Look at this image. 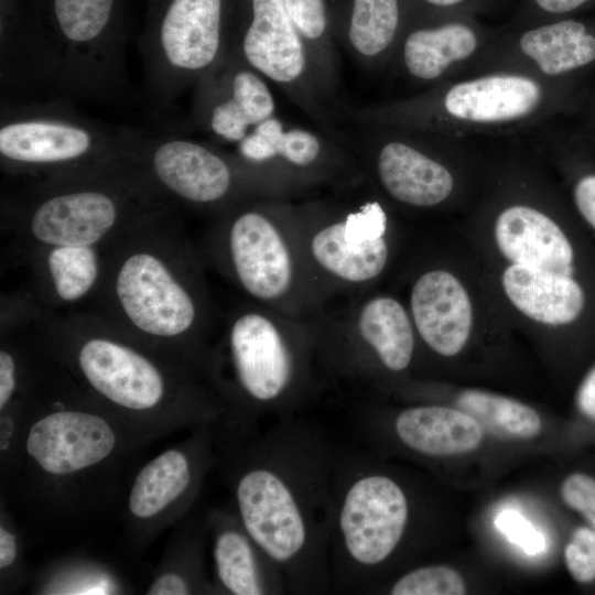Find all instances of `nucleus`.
I'll list each match as a JSON object with an SVG mask.
<instances>
[{
    "label": "nucleus",
    "mask_w": 595,
    "mask_h": 595,
    "mask_svg": "<svg viewBox=\"0 0 595 595\" xmlns=\"http://www.w3.org/2000/svg\"><path fill=\"white\" fill-rule=\"evenodd\" d=\"M338 450L313 423L283 418L259 441L236 483L240 523L279 566L288 593L332 591Z\"/></svg>",
    "instance_id": "1"
},
{
    "label": "nucleus",
    "mask_w": 595,
    "mask_h": 595,
    "mask_svg": "<svg viewBox=\"0 0 595 595\" xmlns=\"http://www.w3.org/2000/svg\"><path fill=\"white\" fill-rule=\"evenodd\" d=\"M187 262L173 207L140 219L104 247L90 312L136 339L182 342L199 320Z\"/></svg>",
    "instance_id": "2"
},
{
    "label": "nucleus",
    "mask_w": 595,
    "mask_h": 595,
    "mask_svg": "<svg viewBox=\"0 0 595 595\" xmlns=\"http://www.w3.org/2000/svg\"><path fill=\"white\" fill-rule=\"evenodd\" d=\"M173 206L132 162L32 181L2 201L1 217L23 262L50 247L104 248L134 223Z\"/></svg>",
    "instance_id": "3"
},
{
    "label": "nucleus",
    "mask_w": 595,
    "mask_h": 595,
    "mask_svg": "<svg viewBox=\"0 0 595 595\" xmlns=\"http://www.w3.org/2000/svg\"><path fill=\"white\" fill-rule=\"evenodd\" d=\"M140 132L93 120L65 100L2 101L0 165L31 181L134 162Z\"/></svg>",
    "instance_id": "4"
},
{
    "label": "nucleus",
    "mask_w": 595,
    "mask_h": 595,
    "mask_svg": "<svg viewBox=\"0 0 595 595\" xmlns=\"http://www.w3.org/2000/svg\"><path fill=\"white\" fill-rule=\"evenodd\" d=\"M232 9L234 0H149L139 47L159 105H171L226 54Z\"/></svg>",
    "instance_id": "5"
},
{
    "label": "nucleus",
    "mask_w": 595,
    "mask_h": 595,
    "mask_svg": "<svg viewBox=\"0 0 595 595\" xmlns=\"http://www.w3.org/2000/svg\"><path fill=\"white\" fill-rule=\"evenodd\" d=\"M57 95L110 101L125 84V0H40Z\"/></svg>",
    "instance_id": "6"
},
{
    "label": "nucleus",
    "mask_w": 595,
    "mask_h": 595,
    "mask_svg": "<svg viewBox=\"0 0 595 595\" xmlns=\"http://www.w3.org/2000/svg\"><path fill=\"white\" fill-rule=\"evenodd\" d=\"M229 48L336 139L338 118L316 88L283 0H234Z\"/></svg>",
    "instance_id": "7"
},
{
    "label": "nucleus",
    "mask_w": 595,
    "mask_h": 595,
    "mask_svg": "<svg viewBox=\"0 0 595 595\" xmlns=\"http://www.w3.org/2000/svg\"><path fill=\"white\" fill-rule=\"evenodd\" d=\"M134 163L173 205L210 207L227 203L257 166L190 137L140 133Z\"/></svg>",
    "instance_id": "8"
},
{
    "label": "nucleus",
    "mask_w": 595,
    "mask_h": 595,
    "mask_svg": "<svg viewBox=\"0 0 595 595\" xmlns=\"http://www.w3.org/2000/svg\"><path fill=\"white\" fill-rule=\"evenodd\" d=\"M269 82L228 48L194 86L191 121L212 138L237 144L274 116Z\"/></svg>",
    "instance_id": "9"
},
{
    "label": "nucleus",
    "mask_w": 595,
    "mask_h": 595,
    "mask_svg": "<svg viewBox=\"0 0 595 595\" xmlns=\"http://www.w3.org/2000/svg\"><path fill=\"white\" fill-rule=\"evenodd\" d=\"M228 347L235 379L252 405L260 412L288 411L295 363L274 324L258 313L242 314L231 324Z\"/></svg>",
    "instance_id": "10"
},
{
    "label": "nucleus",
    "mask_w": 595,
    "mask_h": 595,
    "mask_svg": "<svg viewBox=\"0 0 595 595\" xmlns=\"http://www.w3.org/2000/svg\"><path fill=\"white\" fill-rule=\"evenodd\" d=\"M2 89L56 93L57 65L39 3L0 0Z\"/></svg>",
    "instance_id": "11"
},
{
    "label": "nucleus",
    "mask_w": 595,
    "mask_h": 595,
    "mask_svg": "<svg viewBox=\"0 0 595 595\" xmlns=\"http://www.w3.org/2000/svg\"><path fill=\"white\" fill-rule=\"evenodd\" d=\"M228 251L237 280L252 296L270 300L288 290L292 277L289 251L261 212L247 208L234 215Z\"/></svg>",
    "instance_id": "12"
},
{
    "label": "nucleus",
    "mask_w": 595,
    "mask_h": 595,
    "mask_svg": "<svg viewBox=\"0 0 595 595\" xmlns=\"http://www.w3.org/2000/svg\"><path fill=\"white\" fill-rule=\"evenodd\" d=\"M116 444L109 424L80 411L51 413L30 429L26 450L51 474H69L97 464Z\"/></svg>",
    "instance_id": "13"
},
{
    "label": "nucleus",
    "mask_w": 595,
    "mask_h": 595,
    "mask_svg": "<svg viewBox=\"0 0 595 595\" xmlns=\"http://www.w3.org/2000/svg\"><path fill=\"white\" fill-rule=\"evenodd\" d=\"M413 318L423 340L442 356H454L465 346L473 312L467 292L450 272L430 271L411 293Z\"/></svg>",
    "instance_id": "14"
},
{
    "label": "nucleus",
    "mask_w": 595,
    "mask_h": 595,
    "mask_svg": "<svg viewBox=\"0 0 595 595\" xmlns=\"http://www.w3.org/2000/svg\"><path fill=\"white\" fill-rule=\"evenodd\" d=\"M502 255L515 264L570 275L574 252L561 228L547 215L528 206L505 209L495 225Z\"/></svg>",
    "instance_id": "15"
},
{
    "label": "nucleus",
    "mask_w": 595,
    "mask_h": 595,
    "mask_svg": "<svg viewBox=\"0 0 595 595\" xmlns=\"http://www.w3.org/2000/svg\"><path fill=\"white\" fill-rule=\"evenodd\" d=\"M102 249L95 246H57L40 250L23 262L35 271L34 300L44 310L91 299L102 272Z\"/></svg>",
    "instance_id": "16"
},
{
    "label": "nucleus",
    "mask_w": 595,
    "mask_h": 595,
    "mask_svg": "<svg viewBox=\"0 0 595 595\" xmlns=\"http://www.w3.org/2000/svg\"><path fill=\"white\" fill-rule=\"evenodd\" d=\"M396 439L415 454L443 457L476 450L483 426L468 413L442 405H419L399 412L392 423Z\"/></svg>",
    "instance_id": "17"
},
{
    "label": "nucleus",
    "mask_w": 595,
    "mask_h": 595,
    "mask_svg": "<svg viewBox=\"0 0 595 595\" xmlns=\"http://www.w3.org/2000/svg\"><path fill=\"white\" fill-rule=\"evenodd\" d=\"M376 171L394 199L419 207L443 202L453 190L448 170L414 145L400 140L382 143L376 151Z\"/></svg>",
    "instance_id": "18"
},
{
    "label": "nucleus",
    "mask_w": 595,
    "mask_h": 595,
    "mask_svg": "<svg viewBox=\"0 0 595 595\" xmlns=\"http://www.w3.org/2000/svg\"><path fill=\"white\" fill-rule=\"evenodd\" d=\"M541 88L522 76L495 75L453 86L444 97L451 116L472 122H500L529 115L539 105Z\"/></svg>",
    "instance_id": "19"
},
{
    "label": "nucleus",
    "mask_w": 595,
    "mask_h": 595,
    "mask_svg": "<svg viewBox=\"0 0 595 595\" xmlns=\"http://www.w3.org/2000/svg\"><path fill=\"white\" fill-rule=\"evenodd\" d=\"M502 286L510 302L539 323L567 324L584 307L583 290L570 275L513 263L502 274Z\"/></svg>",
    "instance_id": "20"
},
{
    "label": "nucleus",
    "mask_w": 595,
    "mask_h": 595,
    "mask_svg": "<svg viewBox=\"0 0 595 595\" xmlns=\"http://www.w3.org/2000/svg\"><path fill=\"white\" fill-rule=\"evenodd\" d=\"M214 560L221 585L235 595L288 593L279 566L241 528H225L215 539Z\"/></svg>",
    "instance_id": "21"
},
{
    "label": "nucleus",
    "mask_w": 595,
    "mask_h": 595,
    "mask_svg": "<svg viewBox=\"0 0 595 595\" xmlns=\"http://www.w3.org/2000/svg\"><path fill=\"white\" fill-rule=\"evenodd\" d=\"M399 20V0H349L339 42L357 64L369 66L390 50Z\"/></svg>",
    "instance_id": "22"
},
{
    "label": "nucleus",
    "mask_w": 595,
    "mask_h": 595,
    "mask_svg": "<svg viewBox=\"0 0 595 595\" xmlns=\"http://www.w3.org/2000/svg\"><path fill=\"white\" fill-rule=\"evenodd\" d=\"M476 46V35L463 24L419 29L405 37L402 61L411 76L429 82L440 77L452 63L467 58Z\"/></svg>",
    "instance_id": "23"
},
{
    "label": "nucleus",
    "mask_w": 595,
    "mask_h": 595,
    "mask_svg": "<svg viewBox=\"0 0 595 595\" xmlns=\"http://www.w3.org/2000/svg\"><path fill=\"white\" fill-rule=\"evenodd\" d=\"M358 331L381 365L393 372L411 363L414 339L409 317L401 304L391 298L370 300L361 310Z\"/></svg>",
    "instance_id": "24"
},
{
    "label": "nucleus",
    "mask_w": 595,
    "mask_h": 595,
    "mask_svg": "<svg viewBox=\"0 0 595 595\" xmlns=\"http://www.w3.org/2000/svg\"><path fill=\"white\" fill-rule=\"evenodd\" d=\"M522 52L548 75H559L595 61V36L577 21L566 20L527 31Z\"/></svg>",
    "instance_id": "25"
},
{
    "label": "nucleus",
    "mask_w": 595,
    "mask_h": 595,
    "mask_svg": "<svg viewBox=\"0 0 595 595\" xmlns=\"http://www.w3.org/2000/svg\"><path fill=\"white\" fill-rule=\"evenodd\" d=\"M317 262L338 278L363 282L377 277L386 266L388 248L381 237L363 244L345 239L343 220L321 229L312 240Z\"/></svg>",
    "instance_id": "26"
},
{
    "label": "nucleus",
    "mask_w": 595,
    "mask_h": 595,
    "mask_svg": "<svg viewBox=\"0 0 595 595\" xmlns=\"http://www.w3.org/2000/svg\"><path fill=\"white\" fill-rule=\"evenodd\" d=\"M191 467L186 456L170 450L152 459L136 478L129 509L138 518H150L176 500L190 486Z\"/></svg>",
    "instance_id": "27"
},
{
    "label": "nucleus",
    "mask_w": 595,
    "mask_h": 595,
    "mask_svg": "<svg viewBox=\"0 0 595 595\" xmlns=\"http://www.w3.org/2000/svg\"><path fill=\"white\" fill-rule=\"evenodd\" d=\"M264 139V166L282 162L296 169L316 166L327 158L337 141L325 132L303 127H285L272 116L253 128Z\"/></svg>",
    "instance_id": "28"
},
{
    "label": "nucleus",
    "mask_w": 595,
    "mask_h": 595,
    "mask_svg": "<svg viewBox=\"0 0 595 595\" xmlns=\"http://www.w3.org/2000/svg\"><path fill=\"white\" fill-rule=\"evenodd\" d=\"M456 404L482 426L500 435L530 439L538 435L542 428L541 419L534 409L496 393L465 390L457 397Z\"/></svg>",
    "instance_id": "29"
},
{
    "label": "nucleus",
    "mask_w": 595,
    "mask_h": 595,
    "mask_svg": "<svg viewBox=\"0 0 595 595\" xmlns=\"http://www.w3.org/2000/svg\"><path fill=\"white\" fill-rule=\"evenodd\" d=\"M391 595H463L466 585L461 574L446 565H425L397 578Z\"/></svg>",
    "instance_id": "30"
},
{
    "label": "nucleus",
    "mask_w": 595,
    "mask_h": 595,
    "mask_svg": "<svg viewBox=\"0 0 595 595\" xmlns=\"http://www.w3.org/2000/svg\"><path fill=\"white\" fill-rule=\"evenodd\" d=\"M344 236L348 242L363 244L383 236L387 216L378 202H368L343 220Z\"/></svg>",
    "instance_id": "31"
},
{
    "label": "nucleus",
    "mask_w": 595,
    "mask_h": 595,
    "mask_svg": "<svg viewBox=\"0 0 595 595\" xmlns=\"http://www.w3.org/2000/svg\"><path fill=\"white\" fill-rule=\"evenodd\" d=\"M564 558L574 580L581 583L595 580V530H575L565 548Z\"/></svg>",
    "instance_id": "32"
},
{
    "label": "nucleus",
    "mask_w": 595,
    "mask_h": 595,
    "mask_svg": "<svg viewBox=\"0 0 595 595\" xmlns=\"http://www.w3.org/2000/svg\"><path fill=\"white\" fill-rule=\"evenodd\" d=\"M494 522L510 542L518 544L526 553L536 555L545 550L547 541L543 533L537 530L520 512L513 509L502 510Z\"/></svg>",
    "instance_id": "33"
},
{
    "label": "nucleus",
    "mask_w": 595,
    "mask_h": 595,
    "mask_svg": "<svg viewBox=\"0 0 595 595\" xmlns=\"http://www.w3.org/2000/svg\"><path fill=\"white\" fill-rule=\"evenodd\" d=\"M565 505L580 511L595 530V479L576 473L566 477L561 486Z\"/></svg>",
    "instance_id": "34"
},
{
    "label": "nucleus",
    "mask_w": 595,
    "mask_h": 595,
    "mask_svg": "<svg viewBox=\"0 0 595 595\" xmlns=\"http://www.w3.org/2000/svg\"><path fill=\"white\" fill-rule=\"evenodd\" d=\"M574 199L582 216L595 228V175L578 181L574 188Z\"/></svg>",
    "instance_id": "35"
},
{
    "label": "nucleus",
    "mask_w": 595,
    "mask_h": 595,
    "mask_svg": "<svg viewBox=\"0 0 595 595\" xmlns=\"http://www.w3.org/2000/svg\"><path fill=\"white\" fill-rule=\"evenodd\" d=\"M15 360L7 349L0 351V409H3L17 387Z\"/></svg>",
    "instance_id": "36"
},
{
    "label": "nucleus",
    "mask_w": 595,
    "mask_h": 595,
    "mask_svg": "<svg viewBox=\"0 0 595 595\" xmlns=\"http://www.w3.org/2000/svg\"><path fill=\"white\" fill-rule=\"evenodd\" d=\"M190 593L187 582L175 573H166L158 577L150 586L149 595H185Z\"/></svg>",
    "instance_id": "37"
},
{
    "label": "nucleus",
    "mask_w": 595,
    "mask_h": 595,
    "mask_svg": "<svg viewBox=\"0 0 595 595\" xmlns=\"http://www.w3.org/2000/svg\"><path fill=\"white\" fill-rule=\"evenodd\" d=\"M581 411L595 420V368L586 376L577 393Z\"/></svg>",
    "instance_id": "38"
},
{
    "label": "nucleus",
    "mask_w": 595,
    "mask_h": 595,
    "mask_svg": "<svg viewBox=\"0 0 595 595\" xmlns=\"http://www.w3.org/2000/svg\"><path fill=\"white\" fill-rule=\"evenodd\" d=\"M17 554V545H15V539L12 533H10L7 529L1 528L0 529V566L7 567L15 559Z\"/></svg>",
    "instance_id": "39"
},
{
    "label": "nucleus",
    "mask_w": 595,
    "mask_h": 595,
    "mask_svg": "<svg viewBox=\"0 0 595 595\" xmlns=\"http://www.w3.org/2000/svg\"><path fill=\"white\" fill-rule=\"evenodd\" d=\"M587 0H536L538 6L544 11L552 13H563L572 11Z\"/></svg>",
    "instance_id": "40"
},
{
    "label": "nucleus",
    "mask_w": 595,
    "mask_h": 595,
    "mask_svg": "<svg viewBox=\"0 0 595 595\" xmlns=\"http://www.w3.org/2000/svg\"><path fill=\"white\" fill-rule=\"evenodd\" d=\"M425 1L435 6L447 7V6L458 3L462 0H425Z\"/></svg>",
    "instance_id": "41"
}]
</instances>
